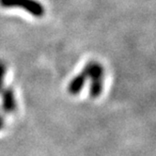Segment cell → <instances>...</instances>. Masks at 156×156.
<instances>
[{"instance_id":"cell-4","label":"cell","mask_w":156,"mask_h":156,"mask_svg":"<svg viewBox=\"0 0 156 156\" xmlns=\"http://www.w3.org/2000/svg\"><path fill=\"white\" fill-rule=\"evenodd\" d=\"M6 72H7V66L3 60L0 59V92L4 87V80L6 76Z\"/></svg>"},{"instance_id":"cell-1","label":"cell","mask_w":156,"mask_h":156,"mask_svg":"<svg viewBox=\"0 0 156 156\" xmlns=\"http://www.w3.org/2000/svg\"><path fill=\"white\" fill-rule=\"evenodd\" d=\"M0 6L6 9H22L36 18H41L45 13L43 5L38 0H0Z\"/></svg>"},{"instance_id":"cell-3","label":"cell","mask_w":156,"mask_h":156,"mask_svg":"<svg viewBox=\"0 0 156 156\" xmlns=\"http://www.w3.org/2000/svg\"><path fill=\"white\" fill-rule=\"evenodd\" d=\"M87 78H88L87 74L83 69L79 73L76 74L71 80V82L69 83L68 92L71 95H77L78 93H80L81 90H83V87L86 84V81H87Z\"/></svg>"},{"instance_id":"cell-5","label":"cell","mask_w":156,"mask_h":156,"mask_svg":"<svg viewBox=\"0 0 156 156\" xmlns=\"http://www.w3.org/2000/svg\"><path fill=\"white\" fill-rule=\"evenodd\" d=\"M5 125V118L2 114H0V130H1Z\"/></svg>"},{"instance_id":"cell-6","label":"cell","mask_w":156,"mask_h":156,"mask_svg":"<svg viewBox=\"0 0 156 156\" xmlns=\"http://www.w3.org/2000/svg\"><path fill=\"white\" fill-rule=\"evenodd\" d=\"M0 109H1V108H0Z\"/></svg>"},{"instance_id":"cell-2","label":"cell","mask_w":156,"mask_h":156,"mask_svg":"<svg viewBox=\"0 0 156 156\" xmlns=\"http://www.w3.org/2000/svg\"><path fill=\"white\" fill-rule=\"evenodd\" d=\"M1 94V110L5 114H12L15 112L17 103L15 99V94L12 87H3L0 92Z\"/></svg>"}]
</instances>
